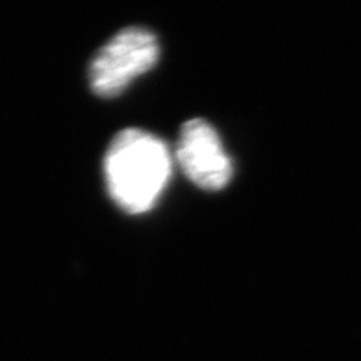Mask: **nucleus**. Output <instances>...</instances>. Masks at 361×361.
I'll return each instance as SVG.
<instances>
[{
    "mask_svg": "<svg viewBox=\"0 0 361 361\" xmlns=\"http://www.w3.org/2000/svg\"><path fill=\"white\" fill-rule=\"evenodd\" d=\"M173 173V156L154 134L126 129L112 139L104 159L107 191L129 214L151 211Z\"/></svg>",
    "mask_w": 361,
    "mask_h": 361,
    "instance_id": "1",
    "label": "nucleus"
},
{
    "mask_svg": "<svg viewBox=\"0 0 361 361\" xmlns=\"http://www.w3.org/2000/svg\"><path fill=\"white\" fill-rule=\"evenodd\" d=\"M159 54V40L151 30L144 27L123 29L90 62V89L101 97L119 96L135 78L157 64Z\"/></svg>",
    "mask_w": 361,
    "mask_h": 361,
    "instance_id": "2",
    "label": "nucleus"
},
{
    "mask_svg": "<svg viewBox=\"0 0 361 361\" xmlns=\"http://www.w3.org/2000/svg\"><path fill=\"white\" fill-rule=\"evenodd\" d=\"M176 159L197 188L219 191L233 178V164L216 129L204 119H191L180 128Z\"/></svg>",
    "mask_w": 361,
    "mask_h": 361,
    "instance_id": "3",
    "label": "nucleus"
}]
</instances>
